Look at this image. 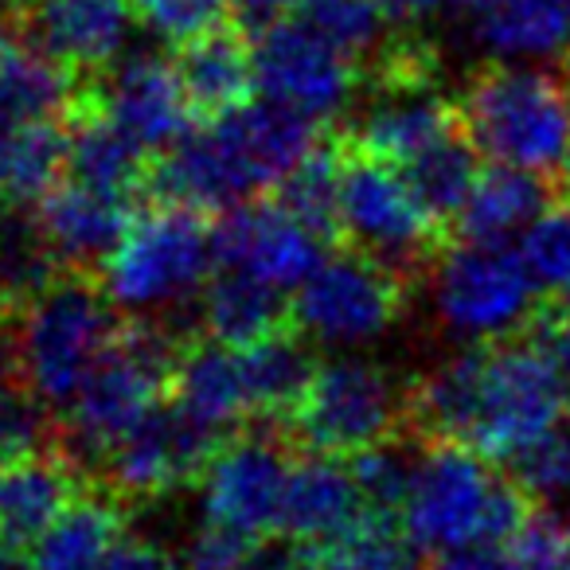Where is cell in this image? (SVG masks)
Listing matches in <instances>:
<instances>
[{"instance_id":"cell-1","label":"cell","mask_w":570,"mask_h":570,"mask_svg":"<svg viewBox=\"0 0 570 570\" xmlns=\"http://www.w3.org/2000/svg\"><path fill=\"white\" fill-rule=\"evenodd\" d=\"M430 434L489 461H520L570 414V367L535 328L523 341L465 348L414 391Z\"/></svg>"},{"instance_id":"cell-2","label":"cell","mask_w":570,"mask_h":570,"mask_svg":"<svg viewBox=\"0 0 570 570\" xmlns=\"http://www.w3.org/2000/svg\"><path fill=\"white\" fill-rule=\"evenodd\" d=\"M313 126L274 102L238 106L168 149L157 168L160 196L191 212H235L262 188H282L317 153Z\"/></svg>"},{"instance_id":"cell-3","label":"cell","mask_w":570,"mask_h":570,"mask_svg":"<svg viewBox=\"0 0 570 570\" xmlns=\"http://www.w3.org/2000/svg\"><path fill=\"white\" fill-rule=\"evenodd\" d=\"M399 512L419 551L450 554L465 547L512 543L531 520V497L520 481H500L489 458L458 442H442L414 458L411 489Z\"/></svg>"},{"instance_id":"cell-4","label":"cell","mask_w":570,"mask_h":570,"mask_svg":"<svg viewBox=\"0 0 570 570\" xmlns=\"http://www.w3.org/2000/svg\"><path fill=\"white\" fill-rule=\"evenodd\" d=\"M458 118L492 165L559 176L570 149V79L531 63H489L465 82Z\"/></svg>"},{"instance_id":"cell-5","label":"cell","mask_w":570,"mask_h":570,"mask_svg":"<svg viewBox=\"0 0 570 570\" xmlns=\"http://www.w3.org/2000/svg\"><path fill=\"white\" fill-rule=\"evenodd\" d=\"M114 302L87 282H56L20 309L12 356L20 383L40 406L67 411L118 344Z\"/></svg>"},{"instance_id":"cell-6","label":"cell","mask_w":570,"mask_h":570,"mask_svg":"<svg viewBox=\"0 0 570 570\" xmlns=\"http://www.w3.org/2000/svg\"><path fill=\"white\" fill-rule=\"evenodd\" d=\"M215 262V230H207L199 212L160 204L134 215L118 246L106 254L102 294L114 309L157 317L204 294Z\"/></svg>"},{"instance_id":"cell-7","label":"cell","mask_w":570,"mask_h":570,"mask_svg":"<svg viewBox=\"0 0 570 570\" xmlns=\"http://www.w3.org/2000/svg\"><path fill=\"white\" fill-rule=\"evenodd\" d=\"M539 289L543 285L520 250L461 238L430 274V309L445 336L476 348L528 333L535 313L543 309Z\"/></svg>"},{"instance_id":"cell-8","label":"cell","mask_w":570,"mask_h":570,"mask_svg":"<svg viewBox=\"0 0 570 570\" xmlns=\"http://www.w3.org/2000/svg\"><path fill=\"white\" fill-rule=\"evenodd\" d=\"M289 414L309 450L325 458H360L395 438L406 414V391L383 364L341 352L313 367Z\"/></svg>"},{"instance_id":"cell-9","label":"cell","mask_w":570,"mask_h":570,"mask_svg":"<svg viewBox=\"0 0 570 570\" xmlns=\"http://www.w3.org/2000/svg\"><path fill=\"white\" fill-rule=\"evenodd\" d=\"M403 282L375 254H333L294 289V325L305 341L360 352L383 341L403 313Z\"/></svg>"},{"instance_id":"cell-10","label":"cell","mask_w":570,"mask_h":570,"mask_svg":"<svg viewBox=\"0 0 570 570\" xmlns=\"http://www.w3.org/2000/svg\"><path fill=\"white\" fill-rule=\"evenodd\" d=\"M173 352L153 328L121 333L110 356L98 364L87 387L67 406V434L82 453H106L160 411V395L173 387Z\"/></svg>"},{"instance_id":"cell-11","label":"cell","mask_w":570,"mask_h":570,"mask_svg":"<svg viewBox=\"0 0 570 570\" xmlns=\"http://www.w3.org/2000/svg\"><path fill=\"white\" fill-rule=\"evenodd\" d=\"M458 134H465L458 106H450V98L434 87V75L419 51H399L391 75L356 118L364 157L387 160L395 168H411Z\"/></svg>"},{"instance_id":"cell-12","label":"cell","mask_w":570,"mask_h":570,"mask_svg":"<svg viewBox=\"0 0 570 570\" xmlns=\"http://www.w3.org/2000/svg\"><path fill=\"white\" fill-rule=\"evenodd\" d=\"M254 82L266 102L325 121L356 98V59L302 20H282L262 28L254 43Z\"/></svg>"},{"instance_id":"cell-13","label":"cell","mask_w":570,"mask_h":570,"mask_svg":"<svg viewBox=\"0 0 570 570\" xmlns=\"http://www.w3.org/2000/svg\"><path fill=\"white\" fill-rule=\"evenodd\" d=\"M294 461L269 438L246 434L212 450L199 473V508L207 523L230 528L246 539L282 531Z\"/></svg>"},{"instance_id":"cell-14","label":"cell","mask_w":570,"mask_h":570,"mask_svg":"<svg viewBox=\"0 0 570 570\" xmlns=\"http://www.w3.org/2000/svg\"><path fill=\"white\" fill-rule=\"evenodd\" d=\"M341 227L364 254L383 262H411L434 243L438 215L414 191L411 176L387 160H352L344 165Z\"/></svg>"},{"instance_id":"cell-15","label":"cell","mask_w":570,"mask_h":570,"mask_svg":"<svg viewBox=\"0 0 570 570\" xmlns=\"http://www.w3.org/2000/svg\"><path fill=\"white\" fill-rule=\"evenodd\" d=\"M321 235L325 230L309 227L282 199L277 204L246 199L219 223L215 254H219L223 269H235V274L254 277V282L285 294V289H297L325 262Z\"/></svg>"},{"instance_id":"cell-16","label":"cell","mask_w":570,"mask_h":570,"mask_svg":"<svg viewBox=\"0 0 570 570\" xmlns=\"http://www.w3.org/2000/svg\"><path fill=\"white\" fill-rule=\"evenodd\" d=\"M102 114L141 149H176L188 137L191 106L180 67L160 56H129L106 71Z\"/></svg>"},{"instance_id":"cell-17","label":"cell","mask_w":570,"mask_h":570,"mask_svg":"<svg viewBox=\"0 0 570 570\" xmlns=\"http://www.w3.org/2000/svg\"><path fill=\"white\" fill-rule=\"evenodd\" d=\"M173 399L176 411L207 434H219V430L266 414L254 348H230V344L215 341L188 348L176 360Z\"/></svg>"},{"instance_id":"cell-18","label":"cell","mask_w":570,"mask_h":570,"mask_svg":"<svg viewBox=\"0 0 570 570\" xmlns=\"http://www.w3.org/2000/svg\"><path fill=\"white\" fill-rule=\"evenodd\" d=\"M207 458H212V434L173 406V411H157L126 442L114 445L106 453V465L118 492L137 500H160L188 481H199Z\"/></svg>"},{"instance_id":"cell-19","label":"cell","mask_w":570,"mask_h":570,"mask_svg":"<svg viewBox=\"0 0 570 570\" xmlns=\"http://www.w3.org/2000/svg\"><path fill=\"white\" fill-rule=\"evenodd\" d=\"M32 36L71 71H110L134 36L129 0H32Z\"/></svg>"},{"instance_id":"cell-20","label":"cell","mask_w":570,"mask_h":570,"mask_svg":"<svg viewBox=\"0 0 570 570\" xmlns=\"http://www.w3.org/2000/svg\"><path fill=\"white\" fill-rule=\"evenodd\" d=\"M40 230L59 262L67 266H95L106 262V254L126 235L129 219L126 196L90 188L82 180L59 184L56 191L40 199Z\"/></svg>"},{"instance_id":"cell-21","label":"cell","mask_w":570,"mask_h":570,"mask_svg":"<svg viewBox=\"0 0 570 570\" xmlns=\"http://www.w3.org/2000/svg\"><path fill=\"white\" fill-rule=\"evenodd\" d=\"M79 492V473L59 453L0 461V543L32 547Z\"/></svg>"},{"instance_id":"cell-22","label":"cell","mask_w":570,"mask_h":570,"mask_svg":"<svg viewBox=\"0 0 570 570\" xmlns=\"http://www.w3.org/2000/svg\"><path fill=\"white\" fill-rule=\"evenodd\" d=\"M559 204V188L547 184V176L492 165L484 173H476L473 188H469L465 204L458 212V223L469 243L508 246L515 235H528Z\"/></svg>"},{"instance_id":"cell-23","label":"cell","mask_w":570,"mask_h":570,"mask_svg":"<svg viewBox=\"0 0 570 570\" xmlns=\"http://www.w3.org/2000/svg\"><path fill=\"white\" fill-rule=\"evenodd\" d=\"M360 515H364V497L356 489L352 465H341L325 453L294 465L282 515L285 535H294L297 543L325 547L336 535H344Z\"/></svg>"},{"instance_id":"cell-24","label":"cell","mask_w":570,"mask_h":570,"mask_svg":"<svg viewBox=\"0 0 570 570\" xmlns=\"http://www.w3.org/2000/svg\"><path fill=\"white\" fill-rule=\"evenodd\" d=\"M473 40L497 63L570 56V0H497L473 17Z\"/></svg>"},{"instance_id":"cell-25","label":"cell","mask_w":570,"mask_h":570,"mask_svg":"<svg viewBox=\"0 0 570 570\" xmlns=\"http://www.w3.org/2000/svg\"><path fill=\"white\" fill-rule=\"evenodd\" d=\"M121 508L110 497H75L28 551V570H106L121 547Z\"/></svg>"},{"instance_id":"cell-26","label":"cell","mask_w":570,"mask_h":570,"mask_svg":"<svg viewBox=\"0 0 570 570\" xmlns=\"http://www.w3.org/2000/svg\"><path fill=\"white\" fill-rule=\"evenodd\" d=\"M71 67H63L36 36L0 28V110L24 121H56L71 106Z\"/></svg>"},{"instance_id":"cell-27","label":"cell","mask_w":570,"mask_h":570,"mask_svg":"<svg viewBox=\"0 0 570 570\" xmlns=\"http://www.w3.org/2000/svg\"><path fill=\"white\" fill-rule=\"evenodd\" d=\"M71 137L56 121H24L0 110V199L28 204L59 188Z\"/></svg>"},{"instance_id":"cell-28","label":"cell","mask_w":570,"mask_h":570,"mask_svg":"<svg viewBox=\"0 0 570 570\" xmlns=\"http://www.w3.org/2000/svg\"><path fill=\"white\" fill-rule=\"evenodd\" d=\"M176 67H180L191 106L215 114V118L246 106V95L258 87L254 82V51L238 36H230L227 28L184 43V56Z\"/></svg>"},{"instance_id":"cell-29","label":"cell","mask_w":570,"mask_h":570,"mask_svg":"<svg viewBox=\"0 0 570 570\" xmlns=\"http://www.w3.org/2000/svg\"><path fill=\"white\" fill-rule=\"evenodd\" d=\"M277 321H282V294L235 269H223L199 294V325L215 344L250 348L266 336H277Z\"/></svg>"},{"instance_id":"cell-30","label":"cell","mask_w":570,"mask_h":570,"mask_svg":"<svg viewBox=\"0 0 570 570\" xmlns=\"http://www.w3.org/2000/svg\"><path fill=\"white\" fill-rule=\"evenodd\" d=\"M56 250L40 230V219L20 204H0V313H20L56 285Z\"/></svg>"},{"instance_id":"cell-31","label":"cell","mask_w":570,"mask_h":570,"mask_svg":"<svg viewBox=\"0 0 570 570\" xmlns=\"http://www.w3.org/2000/svg\"><path fill=\"white\" fill-rule=\"evenodd\" d=\"M141 145L102 114V118L82 121L71 134L67 168H71V180L114 191V196H129L134 184L141 180Z\"/></svg>"},{"instance_id":"cell-32","label":"cell","mask_w":570,"mask_h":570,"mask_svg":"<svg viewBox=\"0 0 570 570\" xmlns=\"http://www.w3.org/2000/svg\"><path fill=\"white\" fill-rule=\"evenodd\" d=\"M325 570H419V543L387 515H360L325 543Z\"/></svg>"},{"instance_id":"cell-33","label":"cell","mask_w":570,"mask_h":570,"mask_svg":"<svg viewBox=\"0 0 570 570\" xmlns=\"http://www.w3.org/2000/svg\"><path fill=\"white\" fill-rule=\"evenodd\" d=\"M411 176L414 191L426 199V207L445 219V215H458L461 204H465L469 188L476 180V149L469 145L465 134L450 137L445 145H438L434 153H426L422 160H414L411 168H403Z\"/></svg>"},{"instance_id":"cell-34","label":"cell","mask_w":570,"mask_h":570,"mask_svg":"<svg viewBox=\"0 0 570 570\" xmlns=\"http://www.w3.org/2000/svg\"><path fill=\"white\" fill-rule=\"evenodd\" d=\"M297 20L352 59L380 48L383 28H387V17L375 0H302Z\"/></svg>"},{"instance_id":"cell-35","label":"cell","mask_w":570,"mask_h":570,"mask_svg":"<svg viewBox=\"0 0 570 570\" xmlns=\"http://www.w3.org/2000/svg\"><path fill=\"white\" fill-rule=\"evenodd\" d=\"M341 191H344V165L333 153L317 149L282 184V204L302 215L309 227L333 230L341 227Z\"/></svg>"},{"instance_id":"cell-36","label":"cell","mask_w":570,"mask_h":570,"mask_svg":"<svg viewBox=\"0 0 570 570\" xmlns=\"http://www.w3.org/2000/svg\"><path fill=\"white\" fill-rule=\"evenodd\" d=\"M137 24L160 43H191L207 32H219L223 20L238 9V0H129Z\"/></svg>"},{"instance_id":"cell-37","label":"cell","mask_w":570,"mask_h":570,"mask_svg":"<svg viewBox=\"0 0 570 570\" xmlns=\"http://www.w3.org/2000/svg\"><path fill=\"white\" fill-rule=\"evenodd\" d=\"M520 254L543 289L562 294L570 285V207L567 204L551 207V212L523 235Z\"/></svg>"},{"instance_id":"cell-38","label":"cell","mask_w":570,"mask_h":570,"mask_svg":"<svg viewBox=\"0 0 570 570\" xmlns=\"http://www.w3.org/2000/svg\"><path fill=\"white\" fill-rule=\"evenodd\" d=\"M515 481L531 500L570 497V414L515 461Z\"/></svg>"},{"instance_id":"cell-39","label":"cell","mask_w":570,"mask_h":570,"mask_svg":"<svg viewBox=\"0 0 570 570\" xmlns=\"http://www.w3.org/2000/svg\"><path fill=\"white\" fill-rule=\"evenodd\" d=\"M411 469H414V461L403 458L391 442L360 453V458L352 461V476H356L364 508H375V512L403 508V497H406V489H411Z\"/></svg>"},{"instance_id":"cell-40","label":"cell","mask_w":570,"mask_h":570,"mask_svg":"<svg viewBox=\"0 0 570 570\" xmlns=\"http://www.w3.org/2000/svg\"><path fill=\"white\" fill-rule=\"evenodd\" d=\"M180 562L184 570H254L258 547H254V539L238 535V531L204 520L184 539Z\"/></svg>"},{"instance_id":"cell-41","label":"cell","mask_w":570,"mask_h":570,"mask_svg":"<svg viewBox=\"0 0 570 570\" xmlns=\"http://www.w3.org/2000/svg\"><path fill=\"white\" fill-rule=\"evenodd\" d=\"M515 570H570V528L547 512H531L523 531L512 539Z\"/></svg>"},{"instance_id":"cell-42","label":"cell","mask_w":570,"mask_h":570,"mask_svg":"<svg viewBox=\"0 0 570 570\" xmlns=\"http://www.w3.org/2000/svg\"><path fill=\"white\" fill-rule=\"evenodd\" d=\"M43 411L36 399H12L0 406V461L32 458L43 450Z\"/></svg>"},{"instance_id":"cell-43","label":"cell","mask_w":570,"mask_h":570,"mask_svg":"<svg viewBox=\"0 0 570 570\" xmlns=\"http://www.w3.org/2000/svg\"><path fill=\"white\" fill-rule=\"evenodd\" d=\"M106 570H184V562L153 539H121Z\"/></svg>"},{"instance_id":"cell-44","label":"cell","mask_w":570,"mask_h":570,"mask_svg":"<svg viewBox=\"0 0 570 570\" xmlns=\"http://www.w3.org/2000/svg\"><path fill=\"white\" fill-rule=\"evenodd\" d=\"M434 570H515L512 554H500L497 547H465V551H450L434 562Z\"/></svg>"},{"instance_id":"cell-45","label":"cell","mask_w":570,"mask_h":570,"mask_svg":"<svg viewBox=\"0 0 570 570\" xmlns=\"http://www.w3.org/2000/svg\"><path fill=\"white\" fill-rule=\"evenodd\" d=\"M294 9H302V0H238L243 20H250V24H258V28L282 24Z\"/></svg>"},{"instance_id":"cell-46","label":"cell","mask_w":570,"mask_h":570,"mask_svg":"<svg viewBox=\"0 0 570 570\" xmlns=\"http://www.w3.org/2000/svg\"><path fill=\"white\" fill-rule=\"evenodd\" d=\"M375 4H380L383 17L395 20V24H419V20H426L442 0H375Z\"/></svg>"},{"instance_id":"cell-47","label":"cell","mask_w":570,"mask_h":570,"mask_svg":"<svg viewBox=\"0 0 570 570\" xmlns=\"http://www.w3.org/2000/svg\"><path fill=\"white\" fill-rule=\"evenodd\" d=\"M17 380H20V367L17 356H12V344L0 341V406L17 399Z\"/></svg>"},{"instance_id":"cell-48","label":"cell","mask_w":570,"mask_h":570,"mask_svg":"<svg viewBox=\"0 0 570 570\" xmlns=\"http://www.w3.org/2000/svg\"><path fill=\"white\" fill-rule=\"evenodd\" d=\"M254 570H309L297 554L289 551H274V554H258V562H254Z\"/></svg>"},{"instance_id":"cell-49","label":"cell","mask_w":570,"mask_h":570,"mask_svg":"<svg viewBox=\"0 0 570 570\" xmlns=\"http://www.w3.org/2000/svg\"><path fill=\"white\" fill-rule=\"evenodd\" d=\"M0 570H28V562L20 559L17 547H4V543H0Z\"/></svg>"},{"instance_id":"cell-50","label":"cell","mask_w":570,"mask_h":570,"mask_svg":"<svg viewBox=\"0 0 570 570\" xmlns=\"http://www.w3.org/2000/svg\"><path fill=\"white\" fill-rule=\"evenodd\" d=\"M554 188H559V199L570 207V149H567V160H562V168H559V176H554Z\"/></svg>"},{"instance_id":"cell-51","label":"cell","mask_w":570,"mask_h":570,"mask_svg":"<svg viewBox=\"0 0 570 570\" xmlns=\"http://www.w3.org/2000/svg\"><path fill=\"white\" fill-rule=\"evenodd\" d=\"M461 12H469V17H476V12H484V9H492L497 0H453Z\"/></svg>"},{"instance_id":"cell-52","label":"cell","mask_w":570,"mask_h":570,"mask_svg":"<svg viewBox=\"0 0 570 570\" xmlns=\"http://www.w3.org/2000/svg\"><path fill=\"white\" fill-rule=\"evenodd\" d=\"M559 309L570 317V285H567V289H562V294H559Z\"/></svg>"},{"instance_id":"cell-53","label":"cell","mask_w":570,"mask_h":570,"mask_svg":"<svg viewBox=\"0 0 570 570\" xmlns=\"http://www.w3.org/2000/svg\"><path fill=\"white\" fill-rule=\"evenodd\" d=\"M12 12V0H0V24H4V17Z\"/></svg>"},{"instance_id":"cell-54","label":"cell","mask_w":570,"mask_h":570,"mask_svg":"<svg viewBox=\"0 0 570 570\" xmlns=\"http://www.w3.org/2000/svg\"><path fill=\"white\" fill-rule=\"evenodd\" d=\"M567 71H570V56H567Z\"/></svg>"},{"instance_id":"cell-55","label":"cell","mask_w":570,"mask_h":570,"mask_svg":"<svg viewBox=\"0 0 570 570\" xmlns=\"http://www.w3.org/2000/svg\"><path fill=\"white\" fill-rule=\"evenodd\" d=\"M567 528H570V523H567Z\"/></svg>"}]
</instances>
